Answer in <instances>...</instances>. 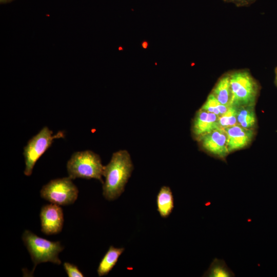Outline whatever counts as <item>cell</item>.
I'll return each instance as SVG.
<instances>
[{
    "mask_svg": "<svg viewBox=\"0 0 277 277\" xmlns=\"http://www.w3.org/2000/svg\"><path fill=\"white\" fill-rule=\"evenodd\" d=\"M133 169L130 155L127 150L113 153L103 171L105 180L103 184V194L107 200H114L122 194Z\"/></svg>",
    "mask_w": 277,
    "mask_h": 277,
    "instance_id": "1",
    "label": "cell"
},
{
    "mask_svg": "<svg viewBox=\"0 0 277 277\" xmlns=\"http://www.w3.org/2000/svg\"><path fill=\"white\" fill-rule=\"evenodd\" d=\"M229 75L232 94L230 106H254L260 87L249 71L246 69L233 71Z\"/></svg>",
    "mask_w": 277,
    "mask_h": 277,
    "instance_id": "2",
    "label": "cell"
},
{
    "mask_svg": "<svg viewBox=\"0 0 277 277\" xmlns=\"http://www.w3.org/2000/svg\"><path fill=\"white\" fill-rule=\"evenodd\" d=\"M104 168L100 156L91 150L74 152L67 164L69 177L72 180L95 179L103 184Z\"/></svg>",
    "mask_w": 277,
    "mask_h": 277,
    "instance_id": "3",
    "label": "cell"
},
{
    "mask_svg": "<svg viewBox=\"0 0 277 277\" xmlns=\"http://www.w3.org/2000/svg\"><path fill=\"white\" fill-rule=\"evenodd\" d=\"M22 240L34 263L33 271L36 265L41 263L61 264L58 254L64 247L60 242L47 240L27 230L23 234Z\"/></svg>",
    "mask_w": 277,
    "mask_h": 277,
    "instance_id": "4",
    "label": "cell"
},
{
    "mask_svg": "<svg viewBox=\"0 0 277 277\" xmlns=\"http://www.w3.org/2000/svg\"><path fill=\"white\" fill-rule=\"evenodd\" d=\"M65 134L58 131L55 135L45 126L27 142L24 148L23 155L25 158V169L24 174L26 176L31 175L33 167L38 160L51 145L53 140L63 138Z\"/></svg>",
    "mask_w": 277,
    "mask_h": 277,
    "instance_id": "5",
    "label": "cell"
},
{
    "mask_svg": "<svg viewBox=\"0 0 277 277\" xmlns=\"http://www.w3.org/2000/svg\"><path fill=\"white\" fill-rule=\"evenodd\" d=\"M42 198L59 206L72 204L76 200L78 190L70 177L51 180L40 191Z\"/></svg>",
    "mask_w": 277,
    "mask_h": 277,
    "instance_id": "6",
    "label": "cell"
},
{
    "mask_svg": "<svg viewBox=\"0 0 277 277\" xmlns=\"http://www.w3.org/2000/svg\"><path fill=\"white\" fill-rule=\"evenodd\" d=\"M197 140L203 150L217 158L224 160L229 153L227 136L224 129H216Z\"/></svg>",
    "mask_w": 277,
    "mask_h": 277,
    "instance_id": "7",
    "label": "cell"
},
{
    "mask_svg": "<svg viewBox=\"0 0 277 277\" xmlns=\"http://www.w3.org/2000/svg\"><path fill=\"white\" fill-rule=\"evenodd\" d=\"M42 231L46 235L60 232L63 228L64 215L59 205L50 204L42 207L40 212Z\"/></svg>",
    "mask_w": 277,
    "mask_h": 277,
    "instance_id": "8",
    "label": "cell"
},
{
    "mask_svg": "<svg viewBox=\"0 0 277 277\" xmlns=\"http://www.w3.org/2000/svg\"><path fill=\"white\" fill-rule=\"evenodd\" d=\"M219 128V116L200 109L196 112L193 121L192 132L195 138L198 140Z\"/></svg>",
    "mask_w": 277,
    "mask_h": 277,
    "instance_id": "9",
    "label": "cell"
},
{
    "mask_svg": "<svg viewBox=\"0 0 277 277\" xmlns=\"http://www.w3.org/2000/svg\"><path fill=\"white\" fill-rule=\"evenodd\" d=\"M224 129L227 136V147L229 153L248 146L254 134V129H246L238 124Z\"/></svg>",
    "mask_w": 277,
    "mask_h": 277,
    "instance_id": "10",
    "label": "cell"
},
{
    "mask_svg": "<svg viewBox=\"0 0 277 277\" xmlns=\"http://www.w3.org/2000/svg\"><path fill=\"white\" fill-rule=\"evenodd\" d=\"M210 93L222 104L230 105L232 94L229 72L225 73L219 79Z\"/></svg>",
    "mask_w": 277,
    "mask_h": 277,
    "instance_id": "11",
    "label": "cell"
},
{
    "mask_svg": "<svg viewBox=\"0 0 277 277\" xmlns=\"http://www.w3.org/2000/svg\"><path fill=\"white\" fill-rule=\"evenodd\" d=\"M156 204L161 217L166 218L172 212L174 207L173 197L169 187H161L157 195Z\"/></svg>",
    "mask_w": 277,
    "mask_h": 277,
    "instance_id": "12",
    "label": "cell"
},
{
    "mask_svg": "<svg viewBox=\"0 0 277 277\" xmlns=\"http://www.w3.org/2000/svg\"><path fill=\"white\" fill-rule=\"evenodd\" d=\"M124 251V248H115L111 246L100 263L97 270L98 275H107L115 266Z\"/></svg>",
    "mask_w": 277,
    "mask_h": 277,
    "instance_id": "13",
    "label": "cell"
},
{
    "mask_svg": "<svg viewBox=\"0 0 277 277\" xmlns=\"http://www.w3.org/2000/svg\"><path fill=\"white\" fill-rule=\"evenodd\" d=\"M237 122L245 128L254 129L257 123L254 106L237 107Z\"/></svg>",
    "mask_w": 277,
    "mask_h": 277,
    "instance_id": "14",
    "label": "cell"
},
{
    "mask_svg": "<svg viewBox=\"0 0 277 277\" xmlns=\"http://www.w3.org/2000/svg\"><path fill=\"white\" fill-rule=\"evenodd\" d=\"M235 275L223 260L215 258L203 276L232 277Z\"/></svg>",
    "mask_w": 277,
    "mask_h": 277,
    "instance_id": "15",
    "label": "cell"
},
{
    "mask_svg": "<svg viewBox=\"0 0 277 277\" xmlns=\"http://www.w3.org/2000/svg\"><path fill=\"white\" fill-rule=\"evenodd\" d=\"M229 106L222 104L210 93L201 109L220 116L228 110Z\"/></svg>",
    "mask_w": 277,
    "mask_h": 277,
    "instance_id": "16",
    "label": "cell"
},
{
    "mask_svg": "<svg viewBox=\"0 0 277 277\" xmlns=\"http://www.w3.org/2000/svg\"><path fill=\"white\" fill-rule=\"evenodd\" d=\"M219 124L222 129L238 125L237 107L230 106L224 114L219 116Z\"/></svg>",
    "mask_w": 277,
    "mask_h": 277,
    "instance_id": "17",
    "label": "cell"
},
{
    "mask_svg": "<svg viewBox=\"0 0 277 277\" xmlns=\"http://www.w3.org/2000/svg\"><path fill=\"white\" fill-rule=\"evenodd\" d=\"M64 269L69 277H83L84 274L74 264L68 262L64 263Z\"/></svg>",
    "mask_w": 277,
    "mask_h": 277,
    "instance_id": "18",
    "label": "cell"
},
{
    "mask_svg": "<svg viewBox=\"0 0 277 277\" xmlns=\"http://www.w3.org/2000/svg\"><path fill=\"white\" fill-rule=\"evenodd\" d=\"M226 3H231L237 7L249 6L255 2L256 0H222Z\"/></svg>",
    "mask_w": 277,
    "mask_h": 277,
    "instance_id": "19",
    "label": "cell"
},
{
    "mask_svg": "<svg viewBox=\"0 0 277 277\" xmlns=\"http://www.w3.org/2000/svg\"><path fill=\"white\" fill-rule=\"evenodd\" d=\"M149 43L147 41H144L141 43V46L143 49H146L148 47Z\"/></svg>",
    "mask_w": 277,
    "mask_h": 277,
    "instance_id": "20",
    "label": "cell"
},
{
    "mask_svg": "<svg viewBox=\"0 0 277 277\" xmlns=\"http://www.w3.org/2000/svg\"><path fill=\"white\" fill-rule=\"evenodd\" d=\"M274 72H275L274 84L277 87V66L275 68Z\"/></svg>",
    "mask_w": 277,
    "mask_h": 277,
    "instance_id": "21",
    "label": "cell"
},
{
    "mask_svg": "<svg viewBox=\"0 0 277 277\" xmlns=\"http://www.w3.org/2000/svg\"><path fill=\"white\" fill-rule=\"evenodd\" d=\"M13 1L14 0H0V3L1 4H7V3H10Z\"/></svg>",
    "mask_w": 277,
    "mask_h": 277,
    "instance_id": "22",
    "label": "cell"
},
{
    "mask_svg": "<svg viewBox=\"0 0 277 277\" xmlns=\"http://www.w3.org/2000/svg\"><path fill=\"white\" fill-rule=\"evenodd\" d=\"M118 49H119V50H123V48L122 47H120V48H119Z\"/></svg>",
    "mask_w": 277,
    "mask_h": 277,
    "instance_id": "23",
    "label": "cell"
}]
</instances>
